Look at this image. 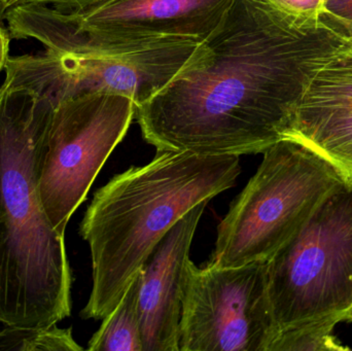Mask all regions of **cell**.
<instances>
[{"instance_id": "ffe728a7", "label": "cell", "mask_w": 352, "mask_h": 351, "mask_svg": "<svg viewBox=\"0 0 352 351\" xmlns=\"http://www.w3.org/2000/svg\"><path fill=\"white\" fill-rule=\"evenodd\" d=\"M3 1L6 2L10 8V6L14 5V4L20 3L23 0H3Z\"/></svg>"}, {"instance_id": "9a60e30c", "label": "cell", "mask_w": 352, "mask_h": 351, "mask_svg": "<svg viewBox=\"0 0 352 351\" xmlns=\"http://www.w3.org/2000/svg\"><path fill=\"white\" fill-rule=\"evenodd\" d=\"M285 16L301 21H316L327 12L329 0H265Z\"/></svg>"}, {"instance_id": "5bb4252c", "label": "cell", "mask_w": 352, "mask_h": 351, "mask_svg": "<svg viewBox=\"0 0 352 351\" xmlns=\"http://www.w3.org/2000/svg\"><path fill=\"white\" fill-rule=\"evenodd\" d=\"M80 351L72 337V329L6 327L0 331V350Z\"/></svg>"}, {"instance_id": "30bf717a", "label": "cell", "mask_w": 352, "mask_h": 351, "mask_svg": "<svg viewBox=\"0 0 352 351\" xmlns=\"http://www.w3.org/2000/svg\"><path fill=\"white\" fill-rule=\"evenodd\" d=\"M287 139L330 161L352 183V39L314 73L302 95Z\"/></svg>"}, {"instance_id": "44dd1931", "label": "cell", "mask_w": 352, "mask_h": 351, "mask_svg": "<svg viewBox=\"0 0 352 351\" xmlns=\"http://www.w3.org/2000/svg\"><path fill=\"white\" fill-rule=\"evenodd\" d=\"M349 321H351V323H352V313H351V319H349Z\"/></svg>"}, {"instance_id": "5b68a950", "label": "cell", "mask_w": 352, "mask_h": 351, "mask_svg": "<svg viewBox=\"0 0 352 351\" xmlns=\"http://www.w3.org/2000/svg\"><path fill=\"white\" fill-rule=\"evenodd\" d=\"M343 183L338 169L312 148L289 139L270 146L219 223L209 265L269 261Z\"/></svg>"}, {"instance_id": "9c48e42d", "label": "cell", "mask_w": 352, "mask_h": 351, "mask_svg": "<svg viewBox=\"0 0 352 351\" xmlns=\"http://www.w3.org/2000/svg\"><path fill=\"white\" fill-rule=\"evenodd\" d=\"M236 0H92L61 10L76 30L100 36L194 37L206 41Z\"/></svg>"}, {"instance_id": "d6986e66", "label": "cell", "mask_w": 352, "mask_h": 351, "mask_svg": "<svg viewBox=\"0 0 352 351\" xmlns=\"http://www.w3.org/2000/svg\"><path fill=\"white\" fill-rule=\"evenodd\" d=\"M326 14H328L333 21H334L335 24H336L337 26H339L342 29L343 32L346 34L347 37L352 39V21L343 20V19L337 18V16H332V14H328V12H326Z\"/></svg>"}, {"instance_id": "2e32d148", "label": "cell", "mask_w": 352, "mask_h": 351, "mask_svg": "<svg viewBox=\"0 0 352 351\" xmlns=\"http://www.w3.org/2000/svg\"><path fill=\"white\" fill-rule=\"evenodd\" d=\"M327 12L343 20L352 21V0H329Z\"/></svg>"}, {"instance_id": "52a82bcc", "label": "cell", "mask_w": 352, "mask_h": 351, "mask_svg": "<svg viewBox=\"0 0 352 351\" xmlns=\"http://www.w3.org/2000/svg\"><path fill=\"white\" fill-rule=\"evenodd\" d=\"M129 97L85 93L56 104L41 160L37 191L52 227L65 235L97 174L135 117Z\"/></svg>"}, {"instance_id": "3957f363", "label": "cell", "mask_w": 352, "mask_h": 351, "mask_svg": "<svg viewBox=\"0 0 352 351\" xmlns=\"http://www.w3.org/2000/svg\"><path fill=\"white\" fill-rule=\"evenodd\" d=\"M240 173L239 156L157 150L100 188L80 225L93 280L80 317L111 313L164 235L197 204L234 187Z\"/></svg>"}, {"instance_id": "ba28073f", "label": "cell", "mask_w": 352, "mask_h": 351, "mask_svg": "<svg viewBox=\"0 0 352 351\" xmlns=\"http://www.w3.org/2000/svg\"><path fill=\"white\" fill-rule=\"evenodd\" d=\"M279 334L268 261L238 267L186 265L179 351H269Z\"/></svg>"}, {"instance_id": "4fadbf2b", "label": "cell", "mask_w": 352, "mask_h": 351, "mask_svg": "<svg viewBox=\"0 0 352 351\" xmlns=\"http://www.w3.org/2000/svg\"><path fill=\"white\" fill-rule=\"evenodd\" d=\"M343 317H328L279 332L269 351L349 350L333 335Z\"/></svg>"}, {"instance_id": "7a4b0ae2", "label": "cell", "mask_w": 352, "mask_h": 351, "mask_svg": "<svg viewBox=\"0 0 352 351\" xmlns=\"http://www.w3.org/2000/svg\"><path fill=\"white\" fill-rule=\"evenodd\" d=\"M56 104L28 89L0 87V323L47 328L72 313L65 239L37 191Z\"/></svg>"}, {"instance_id": "ac0fdd59", "label": "cell", "mask_w": 352, "mask_h": 351, "mask_svg": "<svg viewBox=\"0 0 352 351\" xmlns=\"http://www.w3.org/2000/svg\"><path fill=\"white\" fill-rule=\"evenodd\" d=\"M10 38L12 37L8 29L0 25V71L4 69L8 58L10 57L8 52H10Z\"/></svg>"}, {"instance_id": "7c38bea8", "label": "cell", "mask_w": 352, "mask_h": 351, "mask_svg": "<svg viewBox=\"0 0 352 351\" xmlns=\"http://www.w3.org/2000/svg\"><path fill=\"white\" fill-rule=\"evenodd\" d=\"M140 284L142 269L134 276L117 306L102 319L87 350L144 351L140 315Z\"/></svg>"}, {"instance_id": "6da1fadb", "label": "cell", "mask_w": 352, "mask_h": 351, "mask_svg": "<svg viewBox=\"0 0 352 351\" xmlns=\"http://www.w3.org/2000/svg\"><path fill=\"white\" fill-rule=\"evenodd\" d=\"M347 38L327 14L301 21L236 0L204 56L136 107L142 137L157 150L264 152L287 139L310 80Z\"/></svg>"}, {"instance_id": "e0dca14e", "label": "cell", "mask_w": 352, "mask_h": 351, "mask_svg": "<svg viewBox=\"0 0 352 351\" xmlns=\"http://www.w3.org/2000/svg\"><path fill=\"white\" fill-rule=\"evenodd\" d=\"M36 2V3L53 4L58 8L65 10H78L90 3L92 0H23L22 2Z\"/></svg>"}, {"instance_id": "8fae6325", "label": "cell", "mask_w": 352, "mask_h": 351, "mask_svg": "<svg viewBox=\"0 0 352 351\" xmlns=\"http://www.w3.org/2000/svg\"><path fill=\"white\" fill-rule=\"evenodd\" d=\"M208 203L206 200L188 210L142 265L140 315L144 351H179L186 265L195 232Z\"/></svg>"}, {"instance_id": "8992f818", "label": "cell", "mask_w": 352, "mask_h": 351, "mask_svg": "<svg viewBox=\"0 0 352 351\" xmlns=\"http://www.w3.org/2000/svg\"><path fill=\"white\" fill-rule=\"evenodd\" d=\"M279 332L352 313V183L331 191L268 261Z\"/></svg>"}, {"instance_id": "277c9868", "label": "cell", "mask_w": 352, "mask_h": 351, "mask_svg": "<svg viewBox=\"0 0 352 351\" xmlns=\"http://www.w3.org/2000/svg\"><path fill=\"white\" fill-rule=\"evenodd\" d=\"M12 38H33L41 54L10 56L4 82L47 96L57 104L85 93L129 97L136 107L200 60L206 41L194 37H111L66 22L60 8L20 2L6 12Z\"/></svg>"}]
</instances>
